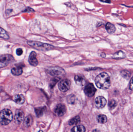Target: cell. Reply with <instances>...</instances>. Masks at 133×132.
Listing matches in <instances>:
<instances>
[{
    "label": "cell",
    "mask_w": 133,
    "mask_h": 132,
    "mask_svg": "<svg viewBox=\"0 0 133 132\" xmlns=\"http://www.w3.org/2000/svg\"><path fill=\"white\" fill-rule=\"evenodd\" d=\"M118 25H120L121 26H123V27H126V26L125 25H124V24H118Z\"/></svg>",
    "instance_id": "cell-34"
},
{
    "label": "cell",
    "mask_w": 133,
    "mask_h": 132,
    "mask_svg": "<svg viewBox=\"0 0 133 132\" xmlns=\"http://www.w3.org/2000/svg\"><path fill=\"white\" fill-rule=\"evenodd\" d=\"M24 111L20 109L17 110L15 116V122L17 124H20L23 121L24 118Z\"/></svg>",
    "instance_id": "cell-9"
},
{
    "label": "cell",
    "mask_w": 133,
    "mask_h": 132,
    "mask_svg": "<svg viewBox=\"0 0 133 132\" xmlns=\"http://www.w3.org/2000/svg\"><path fill=\"white\" fill-rule=\"evenodd\" d=\"M126 57V55L124 52L123 51H119L116 52L114 54L113 56V58L116 59H124Z\"/></svg>",
    "instance_id": "cell-16"
},
{
    "label": "cell",
    "mask_w": 133,
    "mask_h": 132,
    "mask_svg": "<svg viewBox=\"0 0 133 132\" xmlns=\"http://www.w3.org/2000/svg\"><path fill=\"white\" fill-rule=\"evenodd\" d=\"M71 81L67 79H65L61 81L58 84V87L60 91L65 92L70 88Z\"/></svg>",
    "instance_id": "cell-5"
},
{
    "label": "cell",
    "mask_w": 133,
    "mask_h": 132,
    "mask_svg": "<svg viewBox=\"0 0 133 132\" xmlns=\"http://www.w3.org/2000/svg\"><path fill=\"white\" fill-rule=\"evenodd\" d=\"M66 100L68 103L70 104H75L76 101V97L74 95H70L68 96L66 98Z\"/></svg>",
    "instance_id": "cell-23"
},
{
    "label": "cell",
    "mask_w": 133,
    "mask_h": 132,
    "mask_svg": "<svg viewBox=\"0 0 133 132\" xmlns=\"http://www.w3.org/2000/svg\"><path fill=\"white\" fill-rule=\"evenodd\" d=\"M117 105V103L115 100L114 99H112L109 101V107L111 109H113L116 107Z\"/></svg>",
    "instance_id": "cell-25"
},
{
    "label": "cell",
    "mask_w": 133,
    "mask_h": 132,
    "mask_svg": "<svg viewBox=\"0 0 133 132\" xmlns=\"http://www.w3.org/2000/svg\"><path fill=\"white\" fill-rule=\"evenodd\" d=\"M102 24H103V23H101V22H100V23H99L97 24V27H100V26L102 25Z\"/></svg>",
    "instance_id": "cell-32"
},
{
    "label": "cell",
    "mask_w": 133,
    "mask_h": 132,
    "mask_svg": "<svg viewBox=\"0 0 133 132\" xmlns=\"http://www.w3.org/2000/svg\"><path fill=\"white\" fill-rule=\"evenodd\" d=\"M0 38L4 39H8L9 38L7 32L1 27H0Z\"/></svg>",
    "instance_id": "cell-22"
},
{
    "label": "cell",
    "mask_w": 133,
    "mask_h": 132,
    "mask_svg": "<svg viewBox=\"0 0 133 132\" xmlns=\"http://www.w3.org/2000/svg\"><path fill=\"white\" fill-rule=\"evenodd\" d=\"M75 80L76 84L79 86H83L86 83V81L84 77L81 75H78L75 76Z\"/></svg>",
    "instance_id": "cell-12"
},
{
    "label": "cell",
    "mask_w": 133,
    "mask_h": 132,
    "mask_svg": "<svg viewBox=\"0 0 133 132\" xmlns=\"http://www.w3.org/2000/svg\"><path fill=\"white\" fill-rule=\"evenodd\" d=\"M27 43L35 49L41 51H48L52 50L54 48V47L50 44L43 43L39 42L28 41Z\"/></svg>",
    "instance_id": "cell-3"
},
{
    "label": "cell",
    "mask_w": 133,
    "mask_h": 132,
    "mask_svg": "<svg viewBox=\"0 0 133 132\" xmlns=\"http://www.w3.org/2000/svg\"><path fill=\"white\" fill-rule=\"evenodd\" d=\"M121 74L125 78L128 79L131 76V73L128 70H123L121 72Z\"/></svg>",
    "instance_id": "cell-24"
},
{
    "label": "cell",
    "mask_w": 133,
    "mask_h": 132,
    "mask_svg": "<svg viewBox=\"0 0 133 132\" xmlns=\"http://www.w3.org/2000/svg\"><path fill=\"white\" fill-rule=\"evenodd\" d=\"M96 90L93 84L89 83L84 88V92L86 96L88 97H92L95 95Z\"/></svg>",
    "instance_id": "cell-6"
},
{
    "label": "cell",
    "mask_w": 133,
    "mask_h": 132,
    "mask_svg": "<svg viewBox=\"0 0 133 132\" xmlns=\"http://www.w3.org/2000/svg\"><path fill=\"white\" fill-rule=\"evenodd\" d=\"M107 103L106 100L102 96L97 97L95 100V105L98 109H102L104 107Z\"/></svg>",
    "instance_id": "cell-7"
},
{
    "label": "cell",
    "mask_w": 133,
    "mask_h": 132,
    "mask_svg": "<svg viewBox=\"0 0 133 132\" xmlns=\"http://www.w3.org/2000/svg\"><path fill=\"white\" fill-rule=\"evenodd\" d=\"M66 106L63 104H59L57 105L55 109V112L57 116L62 117L66 112Z\"/></svg>",
    "instance_id": "cell-8"
},
{
    "label": "cell",
    "mask_w": 133,
    "mask_h": 132,
    "mask_svg": "<svg viewBox=\"0 0 133 132\" xmlns=\"http://www.w3.org/2000/svg\"><path fill=\"white\" fill-rule=\"evenodd\" d=\"M95 83L97 87L103 90L108 89L111 84L109 76L106 72H102L97 76Z\"/></svg>",
    "instance_id": "cell-1"
},
{
    "label": "cell",
    "mask_w": 133,
    "mask_h": 132,
    "mask_svg": "<svg viewBox=\"0 0 133 132\" xmlns=\"http://www.w3.org/2000/svg\"><path fill=\"white\" fill-rule=\"evenodd\" d=\"M105 28L108 33L109 34H113L116 30V28L115 26L109 22H108L106 24Z\"/></svg>",
    "instance_id": "cell-15"
},
{
    "label": "cell",
    "mask_w": 133,
    "mask_h": 132,
    "mask_svg": "<svg viewBox=\"0 0 133 132\" xmlns=\"http://www.w3.org/2000/svg\"><path fill=\"white\" fill-rule=\"evenodd\" d=\"M46 107H39L36 108L35 109V114L37 117H40L43 115L44 111H45Z\"/></svg>",
    "instance_id": "cell-17"
},
{
    "label": "cell",
    "mask_w": 133,
    "mask_h": 132,
    "mask_svg": "<svg viewBox=\"0 0 133 132\" xmlns=\"http://www.w3.org/2000/svg\"><path fill=\"white\" fill-rule=\"evenodd\" d=\"M33 122V118L31 115H29L26 117L24 121V125L25 127H29L32 125Z\"/></svg>",
    "instance_id": "cell-14"
},
{
    "label": "cell",
    "mask_w": 133,
    "mask_h": 132,
    "mask_svg": "<svg viewBox=\"0 0 133 132\" xmlns=\"http://www.w3.org/2000/svg\"><path fill=\"white\" fill-rule=\"evenodd\" d=\"M72 132H84L86 131V129L84 126L82 125L75 126L72 128L71 130Z\"/></svg>",
    "instance_id": "cell-21"
},
{
    "label": "cell",
    "mask_w": 133,
    "mask_h": 132,
    "mask_svg": "<svg viewBox=\"0 0 133 132\" xmlns=\"http://www.w3.org/2000/svg\"><path fill=\"white\" fill-rule=\"evenodd\" d=\"M12 74L15 76H19L22 74L23 72V69L20 67H17L13 68L11 70Z\"/></svg>",
    "instance_id": "cell-18"
},
{
    "label": "cell",
    "mask_w": 133,
    "mask_h": 132,
    "mask_svg": "<svg viewBox=\"0 0 133 132\" xmlns=\"http://www.w3.org/2000/svg\"><path fill=\"white\" fill-rule=\"evenodd\" d=\"M47 72L51 75L58 76L64 75L65 74L64 70L60 67H51L47 70Z\"/></svg>",
    "instance_id": "cell-4"
},
{
    "label": "cell",
    "mask_w": 133,
    "mask_h": 132,
    "mask_svg": "<svg viewBox=\"0 0 133 132\" xmlns=\"http://www.w3.org/2000/svg\"><path fill=\"white\" fill-rule=\"evenodd\" d=\"M129 88L130 90H133V77L130 80Z\"/></svg>",
    "instance_id": "cell-28"
},
{
    "label": "cell",
    "mask_w": 133,
    "mask_h": 132,
    "mask_svg": "<svg viewBox=\"0 0 133 132\" xmlns=\"http://www.w3.org/2000/svg\"><path fill=\"white\" fill-rule=\"evenodd\" d=\"M97 119L98 122L100 124L105 123L108 120L107 117L104 115H99L97 116Z\"/></svg>",
    "instance_id": "cell-19"
},
{
    "label": "cell",
    "mask_w": 133,
    "mask_h": 132,
    "mask_svg": "<svg viewBox=\"0 0 133 132\" xmlns=\"http://www.w3.org/2000/svg\"><path fill=\"white\" fill-rule=\"evenodd\" d=\"M121 5H123V6H126V7H133V6H126V5H124V4H121Z\"/></svg>",
    "instance_id": "cell-35"
},
{
    "label": "cell",
    "mask_w": 133,
    "mask_h": 132,
    "mask_svg": "<svg viewBox=\"0 0 133 132\" xmlns=\"http://www.w3.org/2000/svg\"><path fill=\"white\" fill-rule=\"evenodd\" d=\"M80 118L79 116H76L70 120L69 122V125H76L80 122Z\"/></svg>",
    "instance_id": "cell-20"
},
{
    "label": "cell",
    "mask_w": 133,
    "mask_h": 132,
    "mask_svg": "<svg viewBox=\"0 0 133 132\" xmlns=\"http://www.w3.org/2000/svg\"><path fill=\"white\" fill-rule=\"evenodd\" d=\"M104 2H106V3H108V4H111V0H106L104 1Z\"/></svg>",
    "instance_id": "cell-31"
},
{
    "label": "cell",
    "mask_w": 133,
    "mask_h": 132,
    "mask_svg": "<svg viewBox=\"0 0 133 132\" xmlns=\"http://www.w3.org/2000/svg\"><path fill=\"white\" fill-rule=\"evenodd\" d=\"M13 118V113L10 110L4 109L0 112V123L2 125L9 124L12 121Z\"/></svg>",
    "instance_id": "cell-2"
},
{
    "label": "cell",
    "mask_w": 133,
    "mask_h": 132,
    "mask_svg": "<svg viewBox=\"0 0 133 132\" xmlns=\"http://www.w3.org/2000/svg\"><path fill=\"white\" fill-rule=\"evenodd\" d=\"M101 56L102 57H106V54L104 53H102L101 54Z\"/></svg>",
    "instance_id": "cell-33"
},
{
    "label": "cell",
    "mask_w": 133,
    "mask_h": 132,
    "mask_svg": "<svg viewBox=\"0 0 133 132\" xmlns=\"http://www.w3.org/2000/svg\"><path fill=\"white\" fill-rule=\"evenodd\" d=\"M8 64H7V63L0 61V68H4L5 67L8 66Z\"/></svg>",
    "instance_id": "cell-29"
},
{
    "label": "cell",
    "mask_w": 133,
    "mask_h": 132,
    "mask_svg": "<svg viewBox=\"0 0 133 132\" xmlns=\"http://www.w3.org/2000/svg\"><path fill=\"white\" fill-rule=\"evenodd\" d=\"M59 80H60V78L58 77H55L53 79L50 84V86L51 87H54L57 83L58 82Z\"/></svg>",
    "instance_id": "cell-26"
},
{
    "label": "cell",
    "mask_w": 133,
    "mask_h": 132,
    "mask_svg": "<svg viewBox=\"0 0 133 132\" xmlns=\"http://www.w3.org/2000/svg\"><path fill=\"white\" fill-rule=\"evenodd\" d=\"M14 101L18 104H22L25 102V98L22 94L17 95L13 97Z\"/></svg>",
    "instance_id": "cell-13"
},
{
    "label": "cell",
    "mask_w": 133,
    "mask_h": 132,
    "mask_svg": "<svg viewBox=\"0 0 133 132\" xmlns=\"http://www.w3.org/2000/svg\"><path fill=\"white\" fill-rule=\"evenodd\" d=\"M37 54L34 51H32L30 54L28 58V62L32 66H36L38 62L36 58Z\"/></svg>",
    "instance_id": "cell-10"
},
{
    "label": "cell",
    "mask_w": 133,
    "mask_h": 132,
    "mask_svg": "<svg viewBox=\"0 0 133 132\" xmlns=\"http://www.w3.org/2000/svg\"><path fill=\"white\" fill-rule=\"evenodd\" d=\"M23 52V51L21 48H18V49H17V50H16V54L18 56L22 55V54Z\"/></svg>",
    "instance_id": "cell-27"
},
{
    "label": "cell",
    "mask_w": 133,
    "mask_h": 132,
    "mask_svg": "<svg viewBox=\"0 0 133 132\" xmlns=\"http://www.w3.org/2000/svg\"><path fill=\"white\" fill-rule=\"evenodd\" d=\"M32 11H34V10L33 9L31 8L30 7H28L25 9L24 12H32Z\"/></svg>",
    "instance_id": "cell-30"
},
{
    "label": "cell",
    "mask_w": 133,
    "mask_h": 132,
    "mask_svg": "<svg viewBox=\"0 0 133 132\" xmlns=\"http://www.w3.org/2000/svg\"><path fill=\"white\" fill-rule=\"evenodd\" d=\"M14 60V57L12 55L10 54L0 55V61L6 63L8 64L13 62Z\"/></svg>",
    "instance_id": "cell-11"
}]
</instances>
